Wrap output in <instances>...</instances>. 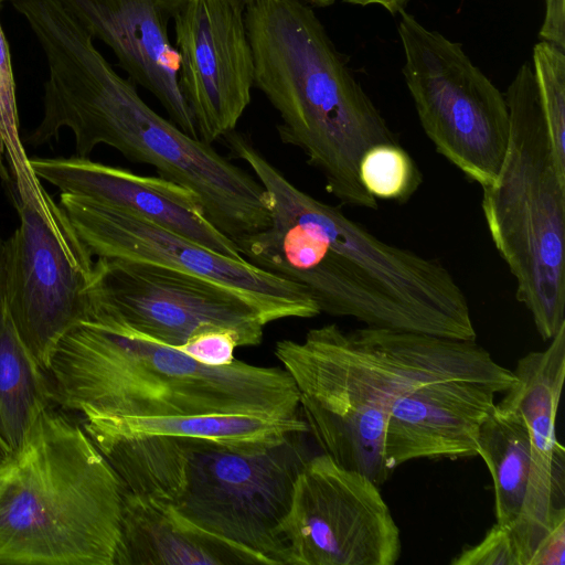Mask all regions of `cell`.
Instances as JSON below:
<instances>
[{
  "label": "cell",
  "mask_w": 565,
  "mask_h": 565,
  "mask_svg": "<svg viewBox=\"0 0 565 565\" xmlns=\"http://www.w3.org/2000/svg\"><path fill=\"white\" fill-rule=\"evenodd\" d=\"M565 564V516L555 522L539 543L530 565Z\"/></svg>",
  "instance_id": "cell-28"
},
{
  "label": "cell",
  "mask_w": 565,
  "mask_h": 565,
  "mask_svg": "<svg viewBox=\"0 0 565 565\" xmlns=\"http://www.w3.org/2000/svg\"><path fill=\"white\" fill-rule=\"evenodd\" d=\"M544 4L539 38L565 51V0H544Z\"/></svg>",
  "instance_id": "cell-29"
},
{
  "label": "cell",
  "mask_w": 565,
  "mask_h": 565,
  "mask_svg": "<svg viewBox=\"0 0 565 565\" xmlns=\"http://www.w3.org/2000/svg\"><path fill=\"white\" fill-rule=\"evenodd\" d=\"M344 3L353 6H381L392 15H398L401 12L406 11L408 0H342Z\"/></svg>",
  "instance_id": "cell-30"
},
{
  "label": "cell",
  "mask_w": 565,
  "mask_h": 565,
  "mask_svg": "<svg viewBox=\"0 0 565 565\" xmlns=\"http://www.w3.org/2000/svg\"><path fill=\"white\" fill-rule=\"evenodd\" d=\"M288 565H394L401 533L380 486L331 457H310L286 527Z\"/></svg>",
  "instance_id": "cell-13"
},
{
  "label": "cell",
  "mask_w": 565,
  "mask_h": 565,
  "mask_svg": "<svg viewBox=\"0 0 565 565\" xmlns=\"http://www.w3.org/2000/svg\"><path fill=\"white\" fill-rule=\"evenodd\" d=\"M239 0H185L173 19L179 86L198 137L234 130L252 100L254 57Z\"/></svg>",
  "instance_id": "cell-14"
},
{
  "label": "cell",
  "mask_w": 565,
  "mask_h": 565,
  "mask_svg": "<svg viewBox=\"0 0 565 565\" xmlns=\"http://www.w3.org/2000/svg\"><path fill=\"white\" fill-rule=\"evenodd\" d=\"M275 355L298 388L300 413L321 454L377 486L392 476L384 462V429L402 395L452 379L502 392L515 383L513 371L476 341L366 326L313 328L301 341H278Z\"/></svg>",
  "instance_id": "cell-3"
},
{
  "label": "cell",
  "mask_w": 565,
  "mask_h": 565,
  "mask_svg": "<svg viewBox=\"0 0 565 565\" xmlns=\"http://www.w3.org/2000/svg\"><path fill=\"white\" fill-rule=\"evenodd\" d=\"M0 180L12 204L43 188L30 166V158L19 134V115L15 98L9 45L0 23Z\"/></svg>",
  "instance_id": "cell-23"
},
{
  "label": "cell",
  "mask_w": 565,
  "mask_h": 565,
  "mask_svg": "<svg viewBox=\"0 0 565 565\" xmlns=\"http://www.w3.org/2000/svg\"><path fill=\"white\" fill-rule=\"evenodd\" d=\"M477 454L491 475L495 521L510 525L519 516L530 472V433L515 407L500 401L482 424Z\"/></svg>",
  "instance_id": "cell-21"
},
{
  "label": "cell",
  "mask_w": 565,
  "mask_h": 565,
  "mask_svg": "<svg viewBox=\"0 0 565 565\" xmlns=\"http://www.w3.org/2000/svg\"><path fill=\"white\" fill-rule=\"evenodd\" d=\"M62 409L120 417L299 416L284 367L235 360L202 364L179 349L115 324L82 321L58 341L45 370Z\"/></svg>",
  "instance_id": "cell-4"
},
{
  "label": "cell",
  "mask_w": 565,
  "mask_h": 565,
  "mask_svg": "<svg viewBox=\"0 0 565 565\" xmlns=\"http://www.w3.org/2000/svg\"><path fill=\"white\" fill-rule=\"evenodd\" d=\"M84 428L110 434L168 435L203 438L241 449L275 445L294 433H308L301 415L260 417L252 415H201L168 417H120L82 412Z\"/></svg>",
  "instance_id": "cell-20"
},
{
  "label": "cell",
  "mask_w": 565,
  "mask_h": 565,
  "mask_svg": "<svg viewBox=\"0 0 565 565\" xmlns=\"http://www.w3.org/2000/svg\"><path fill=\"white\" fill-rule=\"evenodd\" d=\"M52 403L47 376L19 337L4 307L0 319V437L10 450Z\"/></svg>",
  "instance_id": "cell-22"
},
{
  "label": "cell",
  "mask_w": 565,
  "mask_h": 565,
  "mask_svg": "<svg viewBox=\"0 0 565 565\" xmlns=\"http://www.w3.org/2000/svg\"><path fill=\"white\" fill-rule=\"evenodd\" d=\"M10 451L9 446L0 437V463L7 458Z\"/></svg>",
  "instance_id": "cell-33"
},
{
  "label": "cell",
  "mask_w": 565,
  "mask_h": 565,
  "mask_svg": "<svg viewBox=\"0 0 565 565\" xmlns=\"http://www.w3.org/2000/svg\"><path fill=\"white\" fill-rule=\"evenodd\" d=\"M515 383L501 399L524 416L530 433V472L524 503L510 527L520 565L565 516V450L556 438V415L565 377V323L543 351L521 358Z\"/></svg>",
  "instance_id": "cell-15"
},
{
  "label": "cell",
  "mask_w": 565,
  "mask_h": 565,
  "mask_svg": "<svg viewBox=\"0 0 565 565\" xmlns=\"http://www.w3.org/2000/svg\"><path fill=\"white\" fill-rule=\"evenodd\" d=\"M64 210L94 257L162 266L215 281L244 297L266 323L320 312L300 284L206 248L129 211L61 193Z\"/></svg>",
  "instance_id": "cell-12"
},
{
  "label": "cell",
  "mask_w": 565,
  "mask_h": 565,
  "mask_svg": "<svg viewBox=\"0 0 565 565\" xmlns=\"http://www.w3.org/2000/svg\"><path fill=\"white\" fill-rule=\"evenodd\" d=\"M510 137L495 181L482 188L492 242L516 280V299L550 341L565 323V167L555 157L532 64L503 94Z\"/></svg>",
  "instance_id": "cell-8"
},
{
  "label": "cell",
  "mask_w": 565,
  "mask_h": 565,
  "mask_svg": "<svg viewBox=\"0 0 565 565\" xmlns=\"http://www.w3.org/2000/svg\"><path fill=\"white\" fill-rule=\"evenodd\" d=\"M14 207L20 222L4 241V307L45 372L58 341L86 316L95 260L45 190Z\"/></svg>",
  "instance_id": "cell-10"
},
{
  "label": "cell",
  "mask_w": 565,
  "mask_h": 565,
  "mask_svg": "<svg viewBox=\"0 0 565 565\" xmlns=\"http://www.w3.org/2000/svg\"><path fill=\"white\" fill-rule=\"evenodd\" d=\"M531 64L554 153L565 167V51L541 41L533 46Z\"/></svg>",
  "instance_id": "cell-25"
},
{
  "label": "cell",
  "mask_w": 565,
  "mask_h": 565,
  "mask_svg": "<svg viewBox=\"0 0 565 565\" xmlns=\"http://www.w3.org/2000/svg\"><path fill=\"white\" fill-rule=\"evenodd\" d=\"M363 188L375 199L407 201L423 182V174L399 143L369 148L359 163Z\"/></svg>",
  "instance_id": "cell-24"
},
{
  "label": "cell",
  "mask_w": 565,
  "mask_h": 565,
  "mask_svg": "<svg viewBox=\"0 0 565 565\" xmlns=\"http://www.w3.org/2000/svg\"><path fill=\"white\" fill-rule=\"evenodd\" d=\"M87 296L82 321L125 327L174 348L214 329L232 332L238 347H255L262 343L267 324L236 291L145 263L98 257Z\"/></svg>",
  "instance_id": "cell-11"
},
{
  "label": "cell",
  "mask_w": 565,
  "mask_h": 565,
  "mask_svg": "<svg viewBox=\"0 0 565 565\" xmlns=\"http://www.w3.org/2000/svg\"><path fill=\"white\" fill-rule=\"evenodd\" d=\"M108 45L129 78L150 92L169 119L199 138L179 86L180 57L168 26L185 0H56Z\"/></svg>",
  "instance_id": "cell-16"
},
{
  "label": "cell",
  "mask_w": 565,
  "mask_h": 565,
  "mask_svg": "<svg viewBox=\"0 0 565 565\" xmlns=\"http://www.w3.org/2000/svg\"><path fill=\"white\" fill-rule=\"evenodd\" d=\"M238 348L235 335L223 329L201 332L190 338L184 344L177 347L191 359L210 366L232 364Z\"/></svg>",
  "instance_id": "cell-27"
},
{
  "label": "cell",
  "mask_w": 565,
  "mask_h": 565,
  "mask_svg": "<svg viewBox=\"0 0 565 565\" xmlns=\"http://www.w3.org/2000/svg\"><path fill=\"white\" fill-rule=\"evenodd\" d=\"M46 58L43 115L25 142L40 147L72 130L75 153L88 158L103 143L195 193L206 218L235 239L270 224L268 196L256 177L210 143L182 131L114 71L90 33L62 6L49 3L29 20Z\"/></svg>",
  "instance_id": "cell-2"
},
{
  "label": "cell",
  "mask_w": 565,
  "mask_h": 565,
  "mask_svg": "<svg viewBox=\"0 0 565 565\" xmlns=\"http://www.w3.org/2000/svg\"><path fill=\"white\" fill-rule=\"evenodd\" d=\"M244 6H247L249 3H253L257 0H239ZM306 3H308L311 7L316 8H327L334 3V0H301Z\"/></svg>",
  "instance_id": "cell-32"
},
{
  "label": "cell",
  "mask_w": 565,
  "mask_h": 565,
  "mask_svg": "<svg viewBox=\"0 0 565 565\" xmlns=\"http://www.w3.org/2000/svg\"><path fill=\"white\" fill-rule=\"evenodd\" d=\"M3 1H6V0H0V3H2Z\"/></svg>",
  "instance_id": "cell-34"
},
{
  "label": "cell",
  "mask_w": 565,
  "mask_h": 565,
  "mask_svg": "<svg viewBox=\"0 0 565 565\" xmlns=\"http://www.w3.org/2000/svg\"><path fill=\"white\" fill-rule=\"evenodd\" d=\"M397 32L402 73L419 122L436 151L481 188L501 169L510 137L504 95L463 52L406 11Z\"/></svg>",
  "instance_id": "cell-9"
},
{
  "label": "cell",
  "mask_w": 565,
  "mask_h": 565,
  "mask_svg": "<svg viewBox=\"0 0 565 565\" xmlns=\"http://www.w3.org/2000/svg\"><path fill=\"white\" fill-rule=\"evenodd\" d=\"M221 139L268 196L270 224L233 239L247 262L303 286L320 312L366 327L477 340L467 297L440 260L382 241L300 190L243 132Z\"/></svg>",
  "instance_id": "cell-1"
},
{
  "label": "cell",
  "mask_w": 565,
  "mask_h": 565,
  "mask_svg": "<svg viewBox=\"0 0 565 565\" xmlns=\"http://www.w3.org/2000/svg\"><path fill=\"white\" fill-rule=\"evenodd\" d=\"M114 565H262L169 505L126 490Z\"/></svg>",
  "instance_id": "cell-19"
},
{
  "label": "cell",
  "mask_w": 565,
  "mask_h": 565,
  "mask_svg": "<svg viewBox=\"0 0 565 565\" xmlns=\"http://www.w3.org/2000/svg\"><path fill=\"white\" fill-rule=\"evenodd\" d=\"M126 488L52 405L0 463V564L114 565Z\"/></svg>",
  "instance_id": "cell-7"
},
{
  "label": "cell",
  "mask_w": 565,
  "mask_h": 565,
  "mask_svg": "<svg viewBox=\"0 0 565 565\" xmlns=\"http://www.w3.org/2000/svg\"><path fill=\"white\" fill-rule=\"evenodd\" d=\"M450 564L520 565L510 527L495 522L479 543L463 547Z\"/></svg>",
  "instance_id": "cell-26"
},
{
  "label": "cell",
  "mask_w": 565,
  "mask_h": 565,
  "mask_svg": "<svg viewBox=\"0 0 565 565\" xmlns=\"http://www.w3.org/2000/svg\"><path fill=\"white\" fill-rule=\"evenodd\" d=\"M4 241L0 237V319L4 311Z\"/></svg>",
  "instance_id": "cell-31"
},
{
  "label": "cell",
  "mask_w": 565,
  "mask_h": 565,
  "mask_svg": "<svg viewBox=\"0 0 565 565\" xmlns=\"http://www.w3.org/2000/svg\"><path fill=\"white\" fill-rule=\"evenodd\" d=\"M30 166L61 193L129 211L218 254L245 259L235 242L206 218L198 195L173 181L76 156L30 158Z\"/></svg>",
  "instance_id": "cell-17"
},
{
  "label": "cell",
  "mask_w": 565,
  "mask_h": 565,
  "mask_svg": "<svg viewBox=\"0 0 565 565\" xmlns=\"http://www.w3.org/2000/svg\"><path fill=\"white\" fill-rule=\"evenodd\" d=\"M495 385L472 380H443L402 395L384 429L387 470L416 459L475 457L480 428L494 408Z\"/></svg>",
  "instance_id": "cell-18"
},
{
  "label": "cell",
  "mask_w": 565,
  "mask_h": 565,
  "mask_svg": "<svg viewBox=\"0 0 565 565\" xmlns=\"http://www.w3.org/2000/svg\"><path fill=\"white\" fill-rule=\"evenodd\" d=\"M254 87L278 111L277 132L299 148L342 204L377 210L361 184L359 163L379 143H399L330 39L313 7L301 0L245 6Z\"/></svg>",
  "instance_id": "cell-6"
},
{
  "label": "cell",
  "mask_w": 565,
  "mask_h": 565,
  "mask_svg": "<svg viewBox=\"0 0 565 565\" xmlns=\"http://www.w3.org/2000/svg\"><path fill=\"white\" fill-rule=\"evenodd\" d=\"M87 435L127 491L169 505L198 529L266 565H288L286 527L307 433L258 449L203 438Z\"/></svg>",
  "instance_id": "cell-5"
}]
</instances>
